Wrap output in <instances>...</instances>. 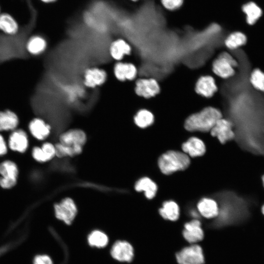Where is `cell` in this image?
Listing matches in <instances>:
<instances>
[{
  "mask_svg": "<svg viewBox=\"0 0 264 264\" xmlns=\"http://www.w3.org/2000/svg\"><path fill=\"white\" fill-rule=\"evenodd\" d=\"M247 37L243 32L234 31L228 34L223 42V45L230 51H234L243 47L247 43Z\"/></svg>",
  "mask_w": 264,
  "mask_h": 264,
  "instance_id": "ac0fdd59",
  "label": "cell"
},
{
  "mask_svg": "<svg viewBox=\"0 0 264 264\" xmlns=\"http://www.w3.org/2000/svg\"><path fill=\"white\" fill-rule=\"evenodd\" d=\"M108 240L107 236L98 230L93 231L88 237L89 244L99 248L105 247L108 243Z\"/></svg>",
  "mask_w": 264,
  "mask_h": 264,
  "instance_id": "f1b7e54d",
  "label": "cell"
},
{
  "mask_svg": "<svg viewBox=\"0 0 264 264\" xmlns=\"http://www.w3.org/2000/svg\"><path fill=\"white\" fill-rule=\"evenodd\" d=\"M190 163L189 157L186 154L175 151L164 153L160 156L158 161L161 171L166 175L183 170L188 167Z\"/></svg>",
  "mask_w": 264,
  "mask_h": 264,
  "instance_id": "3957f363",
  "label": "cell"
},
{
  "mask_svg": "<svg viewBox=\"0 0 264 264\" xmlns=\"http://www.w3.org/2000/svg\"><path fill=\"white\" fill-rule=\"evenodd\" d=\"M54 146L55 148V155L59 158L66 156H74L81 154L83 150V149L68 147L60 142L56 143Z\"/></svg>",
  "mask_w": 264,
  "mask_h": 264,
  "instance_id": "f546056e",
  "label": "cell"
},
{
  "mask_svg": "<svg viewBox=\"0 0 264 264\" xmlns=\"http://www.w3.org/2000/svg\"><path fill=\"white\" fill-rule=\"evenodd\" d=\"M31 154L34 159L38 162L43 163L49 161L41 147L35 146L32 150Z\"/></svg>",
  "mask_w": 264,
  "mask_h": 264,
  "instance_id": "4dcf8cb0",
  "label": "cell"
},
{
  "mask_svg": "<svg viewBox=\"0 0 264 264\" xmlns=\"http://www.w3.org/2000/svg\"><path fill=\"white\" fill-rule=\"evenodd\" d=\"M110 254L117 261L130 262L133 257V249L129 242L118 241L113 245Z\"/></svg>",
  "mask_w": 264,
  "mask_h": 264,
  "instance_id": "9a60e30c",
  "label": "cell"
},
{
  "mask_svg": "<svg viewBox=\"0 0 264 264\" xmlns=\"http://www.w3.org/2000/svg\"><path fill=\"white\" fill-rule=\"evenodd\" d=\"M183 151L192 157L202 155L205 152L203 142L196 137L190 138L182 145Z\"/></svg>",
  "mask_w": 264,
  "mask_h": 264,
  "instance_id": "d6986e66",
  "label": "cell"
},
{
  "mask_svg": "<svg viewBox=\"0 0 264 264\" xmlns=\"http://www.w3.org/2000/svg\"><path fill=\"white\" fill-rule=\"evenodd\" d=\"M109 50L110 57L116 62H119L122 61L126 56L130 55L132 48L125 39L118 38L111 42Z\"/></svg>",
  "mask_w": 264,
  "mask_h": 264,
  "instance_id": "4fadbf2b",
  "label": "cell"
},
{
  "mask_svg": "<svg viewBox=\"0 0 264 264\" xmlns=\"http://www.w3.org/2000/svg\"><path fill=\"white\" fill-rule=\"evenodd\" d=\"M28 144L27 135L23 130H16L9 136L8 146L13 151L23 153L26 151Z\"/></svg>",
  "mask_w": 264,
  "mask_h": 264,
  "instance_id": "5bb4252c",
  "label": "cell"
},
{
  "mask_svg": "<svg viewBox=\"0 0 264 264\" xmlns=\"http://www.w3.org/2000/svg\"><path fill=\"white\" fill-rule=\"evenodd\" d=\"M19 124L16 114L10 110L0 111V132L15 130Z\"/></svg>",
  "mask_w": 264,
  "mask_h": 264,
  "instance_id": "7402d4cb",
  "label": "cell"
},
{
  "mask_svg": "<svg viewBox=\"0 0 264 264\" xmlns=\"http://www.w3.org/2000/svg\"><path fill=\"white\" fill-rule=\"evenodd\" d=\"M0 30L7 35H16L19 30V26L14 18L7 13L0 14Z\"/></svg>",
  "mask_w": 264,
  "mask_h": 264,
  "instance_id": "cb8c5ba5",
  "label": "cell"
},
{
  "mask_svg": "<svg viewBox=\"0 0 264 264\" xmlns=\"http://www.w3.org/2000/svg\"><path fill=\"white\" fill-rule=\"evenodd\" d=\"M130 0V1H132V2H136V1H137L138 0Z\"/></svg>",
  "mask_w": 264,
  "mask_h": 264,
  "instance_id": "f35d334b",
  "label": "cell"
},
{
  "mask_svg": "<svg viewBox=\"0 0 264 264\" xmlns=\"http://www.w3.org/2000/svg\"><path fill=\"white\" fill-rule=\"evenodd\" d=\"M54 210L56 217L68 225L71 223L77 213L76 204L70 198H66L55 204Z\"/></svg>",
  "mask_w": 264,
  "mask_h": 264,
  "instance_id": "8992f818",
  "label": "cell"
},
{
  "mask_svg": "<svg viewBox=\"0 0 264 264\" xmlns=\"http://www.w3.org/2000/svg\"><path fill=\"white\" fill-rule=\"evenodd\" d=\"M242 10L246 15L247 23L250 25H254L262 15L261 9L253 2L244 4Z\"/></svg>",
  "mask_w": 264,
  "mask_h": 264,
  "instance_id": "4316f807",
  "label": "cell"
},
{
  "mask_svg": "<svg viewBox=\"0 0 264 264\" xmlns=\"http://www.w3.org/2000/svg\"><path fill=\"white\" fill-rule=\"evenodd\" d=\"M222 117L223 113L221 110L209 106L187 117L184 122V127L190 132H208Z\"/></svg>",
  "mask_w": 264,
  "mask_h": 264,
  "instance_id": "6da1fadb",
  "label": "cell"
},
{
  "mask_svg": "<svg viewBox=\"0 0 264 264\" xmlns=\"http://www.w3.org/2000/svg\"><path fill=\"white\" fill-rule=\"evenodd\" d=\"M261 212L263 216H264V204L261 207Z\"/></svg>",
  "mask_w": 264,
  "mask_h": 264,
  "instance_id": "74e56055",
  "label": "cell"
},
{
  "mask_svg": "<svg viewBox=\"0 0 264 264\" xmlns=\"http://www.w3.org/2000/svg\"><path fill=\"white\" fill-rule=\"evenodd\" d=\"M47 45V42L43 37L34 35L27 40L26 49L28 53L33 55H38L46 50Z\"/></svg>",
  "mask_w": 264,
  "mask_h": 264,
  "instance_id": "603a6c76",
  "label": "cell"
},
{
  "mask_svg": "<svg viewBox=\"0 0 264 264\" xmlns=\"http://www.w3.org/2000/svg\"><path fill=\"white\" fill-rule=\"evenodd\" d=\"M19 169L15 162L5 160L0 162V187L9 189L15 186L17 182Z\"/></svg>",
  "mask_w": 264,
  "mask_h": 264,
  "instance_id": "5b68a950",
  "label": "cell"
},
{
  "mask_svg": "<svg viewBox=\"0 0 264 264\" xmlns=\"http://www.w3.org/2000/svg\"><path fill=\"white\" fill-rule=\"evenodd\" d=\"M133 91L137 96L149 99L154 97L160 92V87L158 81L155 78L142 77L137 78L134 81Z\"/></svg>",
  "mask_w": 264,
  "mask_h": 264,
  "instance_id": "277c9868",
  "label": "cell"
},
{
  "mask_svg": "<svg viewBox=\"0 0 264 264\" xmlns=\"http://www.w3.org/2000/svg\"><path fill=\"white\" fill-rule=\"evenodd\" d=\"M195 90L199 95L210 98L218 91L219 88L213 76L205 75L198 78L195 84Z\"/></svg>",
  "mask_w": 264,
  "mask_h": 264,
  "instance_id": "7c38bea8",
  "label": "cell"
},
{
  "mask_svg": "<svg viewBox=\"0 0 264 264\" xmlns=\"http://www.w3.org/2000/svg\"><path fill=\"white\" fill-rule=\"evenodd\" d=\"M184 228L183 235L188 242L194 243L203 239V232L199 220H195L186 223L184 225Z\"/></svg>",
  "mask_w": 264,
  "mask_h": 264,
  "instance_id": "e0dca14e",
  "label": "cell"
},
{
  "mask_svg": "<svg viewBox=\"0 0 264 264\" xmlns=\"http://www.w3.org/2000/svg\"><path fill=\"white\" fill-rule=\"evenodd\" d=\"M48 160H50L55 156V148L53 144L50 142H45L41 147Z\"/></svg>",
  "mask_w": 264,
  "mask_h": 264,
  "instance_id": "d6a6232c",
  "label": "cell"
},
{
  "mask_svg": "<svg viewBox=\"0 0 264 264\" xmlns=\"http://www.w3.org/2000/svg\"></svg>",
  "mask_w": 264,
  "mask_h": 264,
  "instance_id": "ab89813d",
  "label": "cell"
},
{
  "mask_svg": "<svg viewBox=\"0 0 264 264\" xmlns=\"http://www.w3.org/2000/svg\"><path fill=\"white\" fill-rule=\"evenodd\" d=\"M86 133L80 129H71L63 132L59 136V142L72 148L83 149L86 143Z\"/></svg>",
  "mask_w": 264,
  "mask_h": 264,
  "instance_id": "8fae6325",
  "label": "cell"
},
{
  "mask_svg": "<svg viewBox=\"0 0 264 264\" xmlns=\"http://www.w3.org/2000/svg\"><path fill=\"white\" fill-rule=\"evenodd\" d=\"M179 264H203L204 256L201 247L193 245L186 247L176 254Z\"/></svg>",
  "mask_w": 264,
  "mask_h": 264,
  "instance_id": "ba28073f",
  "label": "cell"
},
{
  "mask_svg": "<svg viewBox=\"0 0 264 264\" xmlns=\"http://www.w3.org/2000/svg\"><path fill=\"white\" fill-rule=\"evenodd\" d=\"M200 214L206 218H212L219 214L218 205L215 200L209 198H203L198 203Z\"/></svg>",
  "mask_w": 264,
  "mask_h": 264,
  "instance_id": "ffe728a7",
  "label": "cell"
},
{
  "mask_svg": "<svg viewBox=\"0 0 264 264\" xmlns=\"http://www.w3.org/2000/svg\"><path fill=\"white\" fill-rule=\"evenodd\" d=\"M238 66L239 63L236 58L231 53L223 50L220 52L213 60L211 68L214 76L227 80L236 74Z\"/></svg>",
  "mask_w": 264,
  "mask_h": 264,
  "instance_id": "7a4b0ae2",
  "label": "cell"
},
{
  "mask_svg": "<svg viewBox=\"0 0 264 264\" xmlns=\"http://www.w3.org/2000/svg\"><path fill=\"white\" fill-rule=\"evenodd\" d=\"M261 180H262V185L264 188V174L262 176Z\"/></svg>",
  "mask_w": 264,
  "mask_h": 264,
  "instance_id": "8d00e7d4",
  "label": "cell"
},
{
  "mask_svg": "<svg viewBox=\"0 0 264 264\" xmlns=\"http://www.w3.org/2000/svg\"><path fill=\"white\" fill-rule=\"evenodd\" d=\"M107 78L108 74L105 69L99 67L93 66L85 70L83 82L87 88H95L104 84Z\"/></svg>",
  "mask_w": 264,
  "mask_h": 264,
  "instance_id": "9c48e42d",
  "label": "cell"
},
{
  "mask_svg": "<svg viewBox=\"0 0 264 264\" xmlns=\"http://www.w3.org/2000/svg\"><path fill=\"white\" fill-rule=\"evenodd\" d=\"M133 120L137 127L145 129L153 125L154 116L151 110L142 108L136 110L133 116Z\"/></svg>",
  "mask_w": 264,
  "mask_h": 264,
  "instance_id": "44dd1931",
  "label": "cell"
},
{
  "mask_svg": "<svg viewBox=\"0 0 264 264\" xmlns=\"http://www.w3.org/2000/svg\"><path fill=\"white\" fill-rule=\"evenodd\" d=\"M115 78L120 82L135 81L138 76V70L135 64L131 62H116L113 67Z\"/></svg>",
  "mask_w": 264,
  "mask_h": 264,
  "instance_id": "52a82bcc",
  "label": "cell"
},
{
  "mask_svg": "<svg viewBox=\"0 0 264 264\" xmlns=\"http://www.w3.org/2000/svg\"><path fill=\"white\" fill-rule=\"evenodd\" d=\"M160 215L165 219L174 221L179 216V208L175 201L170 200L163 203L162 207L159 209Z\"/></svg>",
  "mask_w": 264,
  "mask_h": 264,
  "instance_id": "484cf974",
  "label": "cell"
},
{
  "mask_svg": "<svg viewBox=\"0 0 264 264\" xmlns=\"http://www.w3.org/2000/svg\"><path fill=\"white\" fill-rule=\"evenodd\" d=\"M162 5L169 10H175L183 4L184 0H160Z\"/></svg>",
  "mask_w": 264,
  "mask_h": 264,
  "instance_id": "1f68e13d",
  "label": "cell"
},
{
  "mask_svg": "<svg viewBox=\"0 0 264 264\" xmlns=\"http://www.w3.org/2000/svg\"><path fill=\"white\" fill-rule=\"evenodd\" d=\"M34 264H53L51 259L47 255H38L33 261Z\"/></svg>",
  "mask_w": 264,
  "mask_h": 264,
  "instance_id": "836d02e7",
  "label": "cell"
},
{
  "mask_svg": "<svg viewBox=\"0 0 264 264\" xmlns=\"http://www.w3.org/2000/svg\"><path fill=\"white\" fill-rule=\"evenodd\" d=\"M28 128L32 135L39 140L45 139L51 130L50 125L40 118L32 119L28 125Z\"/></svg>",
  "mask_w": 264,
  "mask_h": 264,
  "instance_id": "2e32d148",
  "label": "cell"
},
{
  "mask_svg": "<svg viewBox=\"0 0 264 264\" xmlns=\"http://www.w3.org/2000/svg\"><path fill=\"white\" fill-rule=\"evenodd\" d=\"M135 189L138 192L144 191L146 197L151 199L155 196L157 186L150 178L145 177L140 178L136 182Z\"/></svg>",
  "mask_w": 264,
  "mask_h": 264,
  "instance_id": "d4e9b609",
  "label": "cell"
},
{
  "mask_svg": "<svg viewBox=\"0 0 264 264\" xmlns=\"http://www.w3.org/2000/svg\"><path fill=\"white\" fill-rule=\"evenodd\" d=\"M210 132L211 135L216 136L221 143L234 139L235 136L233 123L230 119L223 117L217 121Z\"/></svg>",
  "mask_w": 264,
  "mask_h": 264,
  "instance_id": "30bf717a",
  "label": "cell"
},
{
  "mask_svg": "<svg viewBox=\"0 0 264 264\" xmlns=\"http://www.w3.org/2000/svg\"><path fill=\"white\" fill-rule=\"evenodd\" d=\"M249 81L255 89L264 93V71L258 67L253 68L250 73Z\"/></svg>",
  "mask_w": 264,
  "mask_h": 264,
  "instance_id": "83f0119b",
  "label": "cell"
},
{
  "mask_svg": "<svg viewBox=\"0 0 264 264\" xmlns=\"http://www.w3.org/2000/svg\"><path fill=\"white\" fill-rule=\"evenodd\" d=\"M7 146L3 136L0 134V156L4 155L7 153Z\"/></svg>",
  "mask_w": 264,
  "mask_h": 264,
  "instance_id": "e575fe53",
  "label": "cell"
},
{
  "mask_svg": "<svg viewBox=\"0 0 264 264\" xmlns=\"http://www.w3.org/2000/svg\"><path fill=\"white\" fill-rule=\"evenodd\" d=\"M41 1L45 3H51L56 2L57 0H40Z\"/></svg>",
  "mask_w": 264,
  "mask_h": 264,
  "instance_id": "d590c367",
  "label": "cell"
}]
</instances>
